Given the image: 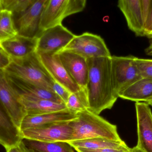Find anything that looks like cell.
Here are the masks:
<instances>
[{"mask_svg": "<svg viewBox=\"0 0 152 152\" xmlns=\"http://www.w3.org/2000/svg\"><path fill=\"white\" fill-rule=\"evenodd\" d=\"M111 56L87 59L88 74L86 89L89 101L88 110L97 115L112 109L118 98L113 85Z\"/></svg>", "mask_w": 152, "mask_h": 152, "instance_id": "cell-1", "label": "cell"}, {"mask_svg": "<svg viewBox=\"0 0 152 152\" xmlns=\"http://www.w3.org/2000/svg\"><path fill=\"white\" fill-rule=\"evenodd\" d=\"M73 129L71 141L104 138L122 142L117 126L88 110L77 113V118L69 122Z\"/></svg>", "mask_w": 152, "mask_h": 152, "instance_id": "cell-2", "label": "cell"}, {"mask_svg": "<svg viewBox=\"0 0 152 152\" xmlns=\"http://www.w3.org/2000/svg\"><path fill=\"white\" fill-rule=\"evenodd\" d=\"M4 71L6 75L12 77L53 92V85L55 81L42 63L37 52L24 59H12L10 63Z\"/></svg>", "mask_w": 152, "mask_h": 152, "instance_id": "cell-3", "label": "cell"}, {"mask_svg": "<svg viewBox=\"0 0 152 152\" xmlns=\"http://www.w3.org/2000/svg\"><path fill=\"white\" fill-rule=\"evenodd\" d=\"M86 2V0H47L41 14L38 36L48 29L61 25L67 17L82 12Z\"/></svg>", "mask_w": 152, "mask_h": 152, "instance_id": "cell-4", "label": "cell"}, {"mask_svg": "<svg viewBox=\"0 0 152 152\" xmlns=\"http://www.w3.org/2000/svg\"><path fill=\"white\" fill-rule=\"evenodd\" d=\"M135 58L131 55L111 57L113 85L118 97L119 94L142 78L135 63Z\"/></svg>", "mask_w": 152, "mask_h": 152, "instance_id": "cell-5", "label": "cell"}, {"mask_svg": "<svg viewBox=\"0 0 152 152\" xmlns=\"http://www.w3.org/2000/svg\"><path fill=\"white\" fill-rule=\"evenodd\" d=\"M61 51L74 53L86 59L112 56L104 39L88 32L75 35L72 41L59 51Z\"/></svg>", "mask_w": 152, "mask_h": 152, "instance_id": "cell-6", "label": "cell"}, {"mask_svg": "<svg viewBox=\"0 0 152 152\" xmlns=\"http://www.w3.org/2000/svg\"><path fill=\"white\" fill-rule=\"evenodd\" d=\"M69 122L28 129L21 131L22 138L45 142H70L73 129Z\"/></svg>", "mask_w": 152, "mask_h": 152, "instance_id": "cell-7", "label": "cell"}, {"mask_svg": "<svg viewBox=\"0 0 152 152\" xmlns=\"http://www.w3.org/2000/svg\"><path fill=\"white\" fill-rule=\"evenodd\" d=\"M0 104L20 130L26 112L19 101V95L9 83L4 70H0Z\"/></svg>", "mask_w": 152, "mask_h": 152, "instance_id": "cell-8", "label": "cell"}, {"mask_svg": "<svg viewBox=\"0 0 152 152\" xmlns=\"http://www.w3.org/2000/svg\"><path fill=\"white\" fill-rule=\"evenodd\" d=\"M75 36L62 24L48 29L41 32L37 37L36 52L56 53L66 47Z\"/></svg>", "mask_w": 152, "mask_h": 152, "instance_id": "cell-9", "label": "cell"}, {"mask_svg": "<svg viewBox=\"0 0 152 152\" xmlns=\"http://www.w3.org/2000/svg\"><path fill=\"white\" fill-rule=\"evenodd\" d=\"M46 1L47 0H35L25 12L13 19L18 35L37 37L41 14Z\"/></svg>", "mask_w": 152, "mask_h": 152, "instance_id": "cell-10", "label": "cell"}, {"mask_svg": "<svg viewBox=\"0 0 152 152\" xmlns=\"http://www.w3.org/2000/svg\"><path fill=\"white\" fill-rule=\"evenodd\" d=\"M137 121V146L144 152H152V112L143 102L135 103Z\"/></svg>", "mask_w": 152, "mask_h": 152, "instance_id": "cell-11", "label": "cell"}, {"mask_svg": "<svg viewBox=\"0 0 152 152\" xmlns=\"http://www.w3.org/2000/svg\"><path fill=\"white\" fill-rule=\"evenodd\" d=\"M56 53L74 82L81 89L86 88L88 74L87 59L70 52L61 51Z\"/></svg>", "mask_w": 152, "mask_h": 152, "instance_id": "cell-12", "label": "cell"}, {"mask_svg": "<svg viewBox=\"0 0 152 152\" xmlns=\"http://www.w3.org/2000/svg\"><path fill=\"white\" fill-rule=\"evenodd\" d=\"M37 53L55 82L66 87L71 93H75L81 89L69 75L58 54Z\"/></svg>", "mask_w": 152, "mask_h": 152, "instance_id": "cell-13", "label": "cell"}, {"mask_svg": "<svg viewBox=\"0 0 152 152\" xmlns=\"http://www.w3.org/2000/svg\"><path fill=\"white\" fill-rule=\"evenodd\" d=\"M77 118V113L68 109L39 115H26L20 124V131L32 128L69 122Z\"/></svg>", "mask_w": 152, "mask_h": 152, "instance_id": "cell-14", "label": "cell"}, {"mask_svg": "<svg viewBox=\"0 0 152 152\" xmlns=\"http://www.w3.org/2000/svg\"><path fill=\"white\" fill-rule=\"evenodd\" d=\"M118 6L125 16L129 29L137 36H145L141 0H119Z\"/></svg>", "mask_w": 152, "mask_h": 152, "instance_id": "cell-15", "label": "cell"}, {"mask_svg": "<svg viewBox=\"0 0 152 152\" xmlns=\"http://www.w3.org/2000/svg\"><path fill=\"white\" fill-rule=\"evenodd\" d=\"M37 41V37L18 35L3 42L1 46L11 59H20L36 52Z\"/></svg>", "mask_w": 152, "mask_h": 152, "instance_id": "cell-16", "label": "cell"}, {"mask_svg": "<svg viewBox=\"0 0 152 152\" xmlns=\"http://www.w3.org/2000/svg\"><path fill=\"white\" fill-rule=\"evenodd\" d=\"M19 101L26 112V115H39L67 109L63 103L25 95H19Z\"/></svg>", "mask_w": 152, "mask_h": 152, "instance_id": "cell-17", "label": "cell"}, {"mask_svg": "<svg viewBox=\"0 0 152 152\" xmlns=\"http://www.w3.org/2000/svg\"><path fill=\"white\" fill-rule=\"evenodd\" d=\"M7 76L9 83L19 95L45 99L56 102L64 103L52 91L12 77L8 75H7Z\"/></svg>", "mask_w": 152, "mask_h": 152, "instance_id": "cell-18", "label": "cell"}, {"mask_svg": "<svg viewBox=\"0 0 152 152\" xmlns=\"http://www.w3.org/2000/svg\"><path fill=\"white\" fill-rule=\"evenodd\" d=\"M22 139L19 129L0 104V144L5 148Z\"/></svg>", "mask_w": 152, "mask_h": 152, "instance_id": "cell-19", "label": "cell"}, {"mask_svg": "<svg viewBox=\"0 0 152 152\" xmlns=\"http://www.w3.org/2000/svg\"><path fill=\"white\" fill-rule=\"evenodd\" d=\"M152 96V78L142 77L119 94L118 98L137 102Z\"/></svg>", "mask_w": 152, "mask_h": 152, "instance_id": "cell-20", "label": "cell"}, {"mask_svg": "<svg viewBox=\"0 0 152 152\" xmlns=\"http://www.w3.org/2000/svg\"><path fill=\"white\" fill-rule=\"evenodd\" d=\"M73 149L95 150L106 148H126L128 147L124 141L116 142L104 138H92L68 142Z\"/></svg>", "mask_w": 152, "mask_h": 152, "instance_id": "cell-21", "label": "cell"}, {"mask_svg": "<svg viewBox=\"0 0 152 152\" xmlns=\"http://www.w3.org/2000/svg\"><path fill=\"white\" fill-rule=\"evenodd\" d=\"M23 142L34 152H75L73 148L66 142H45L23 139Z\"/></svg>", "mask_w": 152, "mask_h": 152, "instance_id": "cell-22", "label": "cell"}, {"mask_svg": "<svg viewBox=\"0 0 152 152\" xmlns=\"http://www.w3.org/2000/svg\"><path fill=\"white\" fill-rule=\"evenodd\" d=\"M18 35L12 13L2 10L0 13V45L3 42Z\"/></svg>", "mask_w": 152, "mask_h": 152, "instance_id": "cell-23", "label": "cell"}, {"mask_svg": "<svg viewBox=\"0 0 152 152\" xmlns=\"http://www.w3.org/2000/svg\"><path fill=\"white\" fill-rule=\"evenodd\" d=\"M67 109L78 113L89 109V101L86 89H80L75 93H71L66 104Z\"/></svg>", "mask_w": 152, "mask_h": 152, "instance_id": "cell-24", "label": "cell"}, {"mask_svg": "<svg viewBox=\"0 0 152 152\" xmlns=\"http://www.w3.org/2000/svg\"><path fill=\"white\" fill-rule=\"evenodd\" d=\"M35 0H0L1 10L11 12L13 19L22 13L33 4Z\"/></svg>", "mask_w": 152, "mask_h": 152, "instance_id": "cell-25", "label": "cell"}, {"mask_svg": "<svg viewBox=\"0 0 152 152\" xmlns=\"http://www.w3.org/2000/svg\"><path fill=\"white\" fill-rule=\"evenodd\" d=\"M134 62L142 77L152 78V59L136 57Z\"/></svg>", "mask_w": 152, "mask_h": 152, "instance_id": "cell-26", "label": "cell"}, {"mask_svg": "<svg viewBox=\"0 0 152 152\" xmlns=\"http://www.w3.org/2000/svg\"><path fill=\"white\" fill-rule=\"evenodd\" d=\"M52 91L66 104L71 93L67 89L56 82H54Z\"/></svg>", "mask_w": 152, "mask_h": 152, "instance_id": "cell-27", "label": "cell"}, {"mask_svg": "<svg viewBox=\"0 0 152 152\" xmlns=\"http://www.w3.org/2000/svg\"><path fill=\"white\" fill-rule=\"evenodd\" d=\"M5 149L6 152H34L26 145L23 139Z\"/></svg>", "mask_w": 152, "mask_h": 152, "instance_id": "cell-28", "label": "cell"}, {"mask_svg": "<svg viewBox=\"0 0 152 152\" xmlns=\"http://www.w3.org/2000/svg\"><path fill=\"white\" fill-rule=\"evenodd\" d=\"M11 61V58L0 45V70L5 69Z\"/></svg>", "mask_w": 152, "mask_h": 152, "instance_id": "cell-29", "label": "cell"}, {"mask_svg": "<svg viewBox=\"0 0 152 152\" xmlns=\"http://www.w3.org/2000/svg\"><path fill=\"white\" fill-rule=\"evenodd\" d=\"M75 150L77 151V152H130V148L129 147L119 148V149L106 148V149L95 150L77 149Z\"/></svg>", "mask_w": 152, "mask_h": 152, "instance_id": "cell-30", "label": "cell"}, {"mask_svg": "<svg viewBox=\"0 0 152 152\" xmlns=\"http://www.w3.org/2000/svg\"><path fill=\"white\" fill-rule=\"evenodd\" d=\"M141 2L142 13L143 17L144 23L145 24V21L147 20L150 11L151 9L152 0H141Z\"/></svg>", "mask_w": 152, "mask_h": 152, "instance_id": "cell-31", "label": "cell"}, {"mask_svg": "<svg viewBox=\"0 0 152 152\" xmlns=\"http://www.w3.org/2000/svg\"><path fill=\"white\" fill-rule=\"evenodd\" d=\"M144 31L145 36L152 32V5L148 18L145 24Z\"/></svg>", "mask_w": 152, "mask_h": 152, "instance_id": "cell-32", "label": "cell"}, {"mask_svg": "<svg viewBox=\"0 0 152 152\" xmlns=\"http://www.w3.org/2000/svg\"><path fill=\"white\" fill-rule=\"evenodd\" d=\"M150 39V45L145 49V52L147 55L152 56V35H150L147 37Z\"/></svg>", "mask_w": 152, "mask_h": 152, "instance_id": "cell-33", "label": "cell"}, {"mask_svg": "<svg viewBox=\"0 0 152 152\" xmlns=\"http://www.w3.org/2000/svg\"><path fill=\"white\" fill-rule=\"evenodd\" d=\"M130 152H144L142 150L136 146L132 148H130Z\"/></svg>", "mask_w": 152, "mask_h": 152, "instance_id": "cell-34", "label": "cell"}, {"mask_svg": "<svg viewBox=\"0 0 152 152\" xmlns=\"http://www.w3.org/2000/svg\"><path fill=\"white\" fill-rule=\"evenodd\" d=\"M144 102L147 104L149 106H151L152 107V96L149 98V99H147V100H146V101Z\"/></svg>", "mask_w": 152, "mask_h": 152, "instance_id": "cell-35", "label": "cell"}, {"mask_svg": "<svg viewBox=\"0 0 152 152\" xmlns=\"http://www.w3.org/2000/svg\"><path fill=\"white\" fill-rule=\"evenodd\" d=\"M150 35H152V32L151 33H150V34H148V35H146V37L149 36Z\"/></svg>", "mask_w": 152, "mask_h": 152, "instance_id": "cell-36", "label": "cell"}, {"mask_svg": "<svg viewBox=\"0 0 152 152\" xmlns=\"http://www.w3.org/2000/svg\"><path fill=\"white\" fill-rule=\"evenodd\" d=\"M1 3H0V13H1Z\"/></svg>", "mask_w": 152, "mask_h": 152, "instance_id": "cell-37", "label": "cell"}]
</instances>
